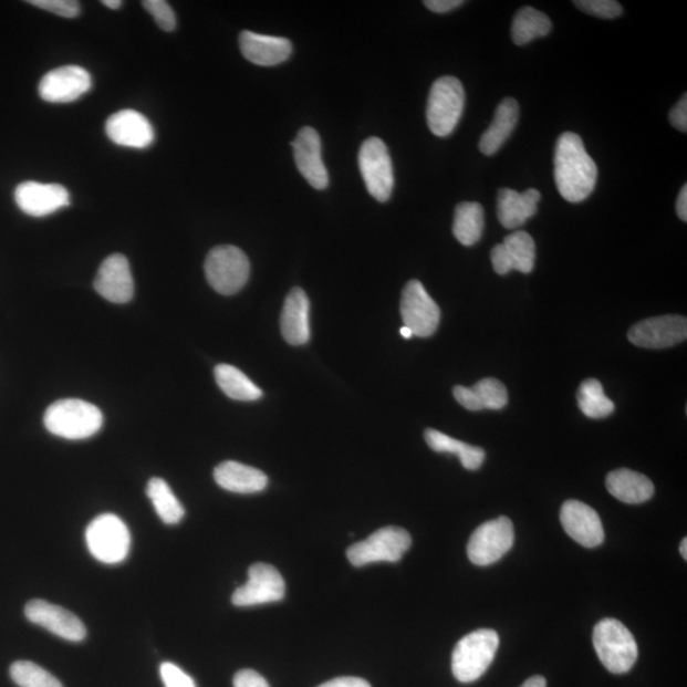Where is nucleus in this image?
I'll return each mask as SVG.
<instances>
[{"instance_id":"36","label":"nucleus","mask_w":687,"mask_h":687,"mask_svg":"<svg viewBox=\"0 0 687 687\" xmlns=\"http://www.w3.org/2000/svg\"><path fill=\"white\" fill-rule=\"evenodd\" d=\"M573 4L584 13L598 19L613 20L623 13V7L615 0H575Z\"/></svg>"},{"instance_id":"23","label":"nucleus","mask_w":687,"mask_h":687,"mask_svg":"<svg viewBox=\"0 0 687 687\" xmlns=\"http://www.w3.org/2000/svg\"><path fill=\"white\" fill-rule=\"evenodd\" d=\"M280 329L283 337L291 345H303L310 342V300L302 288H293L287 295Z\"/></svg>"},{"instance_id":"28","label":"nucleus","mask_w":687,"mask_h":687,"mask_svg":"<svg viewBox=\"0 0 687 687\" xmlns=\"http://www.w3.org/2000/svg\"><path fill=\"white\" fill-rule=\"evenodd\" d=\"M520 106L511 97L504 98L496 110L495 121L481 135L479 148L482 155L493 156L502 148L519 123Z\"/></svg>"},{"instance_id":"29","label":"nucleus","mask_w":687,"mask_h":687,"mask_svg":"<svg viewBox=\"0 0 687 687\" xmlns=\"http://www.w3.org/2000/svg\"><path fill=\"white\" fill-rule=\"evenodd\" d=\"M426 443L438 454H452L460 458L466 470H479L483 461H486V451L481 447L471 446L461 440L445 435V433L436 429H427L424 433Z\"/></svg>"},{"instance_id":"22","label":"nucleus","mask_w":687,"mask_h":687,"mask_svg":"<svg viewBox=\"0 0 687 687\" xmlns=\"http://www.w3.org/2000/svg\"><path fill=\"white\" fill-rule=\"evenodd\" d=\"M242 55L254 65L274 66L282 64L293 53L291 40L278 37L260 35V33L243 31L240 35Z\"/></svg>"},{"instance_id":"1","label":"nucleus","mask_w":687,"mask_h":687,"mask_svg":"<svg viewBox=\"0 0 687 687\" xmlns=\"http://www.w3.org/2000/svg\"><path fill=\"white\" fill-rule=\"evenodd\" d=\"M554 176L558 191L566 201H584L595 190L598 169L580 135H560L555 147Z\"/></svg>"},{"instance_id":"45","label":"nucleus","mask_w":687,"mask_h":687,"mask_svg":"<svg viewBox=\"0 0 687 687\" xmlns=\"http://www.w3.org/2000/svg\"><path fill=\"white\" fill-rule=\"evenodd\" d=\"M521 687H547V680L542 676H533L529 678Z\"/></svg>"},{"instance_id":"17","label":"nucleus","mask_w":687,"mask_h":687,"mask_svg":"<svg viewBox=\"0 0 687 687\" xmlns=\"http://www.w3.org/2000/svg\"><path fill=\"white\" fill-rule=\"evenodd\" d=\"M490 258L499 275H507L512 270L530 274L537 260V244L528 232L516 231L507 236L502 243L495 246Z\"/></svg>"},{"instance_id":"24","label":"nucleus","mask_w":687,"mask_h":687,"mask_svg":"<svg viewBox=\"0 0 687 687\" xmlns=\"http://www.w3.org/2000/svg\"><path fill=\"white\" fill-rule=\"evenodd\" d=\"M541 194L537 189L524 192L512 189L498 191V219L507 229H516L523 226L530 218L538 214Z\"/></svg>"},{"instance_id":"26","label":"nucleus","mask_w":687,"mask_h":687,"mask_svg":"<svg viewBox=\"0 0 687 687\" xmlns=\"http://www.w3.org/2000/svg\"><path fill=\"white\" fill-rule=\"evenodd\" d=\"M215 480L220 488L239 495L260 493L268 487V477L264 472L236 461L218 465Z\"/></svg>"},{"instance_id":"30","label":"nucleus","mask_w":687,"mask_h":687,"mask_svg":"<svg viewBox=\"0 0 687 687\" xmlns=\"http://www.w3.org/2000/svg\"><path fill=\"white\" fill-rule=\"evenodd\" d=\"M215 376L220 389L237 402H257L264 396L253 382L242 371L229 364H219Z\"/></svg>"},{"instance_id":"5","label":"nucleus","mask_w":687,"mask_h":687,"mask_svg":"<svg viewBox=\"0 0 687 687\" xmlns=\"http://www.w3.org/2000/svg\"><path fill=\"white\" fill-rule=\"evenodd\" d=\"M465 100L462 83L456 76H440L433 83L427 104L430 132L439 138L451 135L462 116Z\"/></svg>"},{"instance_id":"20","label":"nucleus","mask_w":687,"mask_h":687,"mask_svg":"<svg viewBox=\"0 0 687 687\" xmlns=\"http://www.w3.org/2000/svg\"><path fill=\"white\" fill-rule=\"evenodd\" d=\"M96 292L112 303L131 302L134 295V279L129 261L122 253H114L102 262L95 279Z\"/></svg>"},{"instance_id":"21","label":"nucleus","mask_w":687,"mask_h":687,"mask_svg":"<svg viewBox=\"0 0 687 687\" xmlns=\"http://www.w3.org/2000/svg\"><path fill=\"white\" fill-rule=\"evenodd\" d=\"M106 134L117 146L144 149L155 140V129L148 118L135 110H122L108 117Z\"/></svg>"},{"instance_id":"35","label":"nucleus","mask_w":687,"mask_h":687,"mask_svg":"<svg viewBox=\"0 0 687 687\" xmlns=\"http://www.w3.org/2000/svg\"><path fill=\"white\" fill-rule=\"evenodd\" d=\"M10 674L14 684L20 687H63L56 677L30 660L14 662Z\"/></svg>"},{"instance_id":"9","label":"nucleus","mask_w":687,"mask_h":687,"mask_svg":"<svg viewBox=\"0 0 687 687\" xmlns=\"http://www.w3.org/2000/svg\"><path fill=\"white\" fill-rule=\"evenodd\" d=\"M358 164L371 197L379 202L392 198L395 186L394 166L385 142L377 137L363 142Z\"/></svg>"},{"instance_id":"33","label":"nucleus","mask_w":687,"mask_h":687,"mask_svg":"<svg viewBox=\"0 0 687 687\" xmlns=\"http://www.w3.org/2000/svg\"><path fill=\"white\" fill-rule=\"evenodd\" d=\"M147 496L153 507H155L159 519L166 524H177L181 522L185 516V509L164 479L152 478L148 482Z\"/></svg>"},{"instance_id":"7","label":"nucleus","mask_w":687,"mask_h":687,"mask_svg":"<svg viewBox=\"0 0 687 687\" xmlns=\"http://www.w3.org/2000/svg\"><path fill=\"white\" fill-rule=\"evenodd\" d=\"M86 542L90 553L98 562L118 564L129 555L131 532L121 517L101 514L90 523Z\"/></svg>"},{"instance_id":"46","label":"nucleus","mask_w":687,"mask_h":687,"mask_svg":"<svg viewBox=\"0 0 687 687\" xmlns=\"http://www.w3.org/2000/svg\"><path fill=\"white\" fill-rule=\"evenodd\" d=\"M102 4H104L107 8H110V10H118V8H121L123 6V2H122V0H104V2H102Z\"/></svg>"},{"instance_id":"4","label":"nucleus","mask_w":687,"mask_h":687,"mask_svg":"<svg viewBox=\"0 0 687 687\" xmlns=\"http://www.w3.org/2000/svg\"><path fill=\"white\" fill-rule=\"evenodd\" d=\"M498 648L499 635L493 629H479L464 636L452 653L456 680L462 684L479 680L493 664Z\"/></svg>"},{"instance_id":"27","label":"nucleus","mask_w":687,"mask_h":687,"mask_svg":"<svg viewBox=\"0 0 687 687\" xmlns=\"http://www.w3.org/2000/svg\"><path fill=\"white\" fill-rule=\"evenodd\" d=\"M606 488L611 496L626 504H642L655 495V486L646 475L629 469L610 472Z\"/></svg>"},{"instance_id":"32","label":"nucleus","mask_w":687,"mask_h":687,"mask_svg":"<svg viewBox=\"0 0 687 687\" xmlns=\"http://www.w3.org/2000/svg\"><path fill=\"white\" fill-rule=\"evenodd\" d=\"M551 31V21L545 13L534 8L524 7L517 12L512 23V39L516 45H525L529 42L545 38Z\"/></svg>"},{"instance_id":"13","label":"nucleus","mask_w":687,"mask_h":687,"mask_svg":"<svg viewBox=\"0 0 687 687\" xmlns=\"http://www.w3.org/2000/svg\"><path fill=\"white\" fill-rule=\"evenodd\" d=\"M92 87V76L80 65H64L50 71L39 84V95L50 104H70Z\"/></svg>"},{"instance_id":"16","label":"nucleus","mask_w":687,"mask_h":687,"mask_svg":"<svg viewBox=\"0 0 687 687\" xmlns=\"http://www.w3.org/2000/svg\"><path fill=\"white\" fill-rule=\"evenodd\" d=\"M17 206L31 217H46L70 206V192L59 184L25 181L14 191Z\"/></svg>"},{"instance_id":"31","label":"nucleus","mask_w":687,"mask_h":687,"mask_svg":"<svg viewBox=\"0 0 687 687\" xmlns=\"http://www.w3.org/2000/svg\"><path fill=\"white\" fill-rule=\"evenodd\" d=\"M454 235L464 246H473L481 239L483 231V209L481 204L465 201L455 210Z\"/></svg>"},{"instance_id":"2","label":"nucleus","mask_w":687,"mask_h":687,"mask_svg":"<svg viewBox=\"0 0 687 687\" xmlns=\"http://www.w3.org/2000/svg\"><path fill=\"white\" fill-rule=\"evenodd\" d=\"M44 424L51 435L80 440L96 435L104 424V415L91 403L65 398L48 407Z\"/></svg>"},{"instance_id":"8","label":"nucleus","mask_w":687,"mask_h":687,"mask_svg":"<svg viewBox=\"0 0 687 687\" xmlns=\"http://www.w3.org/2000/svg\"><path fill=\"white\" fill-rule=\"evenodd\" d=\"M410 547L409 532L388 525L372 533L368 539L356 542L347 549L346 556L354 566L358 568L378 562L397 563Z\"/></svg>"},{"instance_id":"38","label":"nucleus","mask_w":687,"mask_h":687,"mask_svg":"<svg viewBox=\"0 0 687 687\" xmlns=\"http://www.w3.org/2000/svg\"><path fill=\"white\" fill-rule=\"evenodd\" d=\"M29 3L64 19H75L81 13V6L74 0H30Z\"/></svg>"},{"instance_id":"37","label":"nucleus","mask_w":687,"mask_h":687,"mask_svg":"<svg viewBox=\"0 0 687 687\" xmlns=\"http://www.w3.org/2000/svg\"><path fill=\"white\" fill-rule=\"evenodd\" d=\"M142 4L152 14L160 29L166 32H173L176 29V14L173 7L165 2V0H144Z\"/></svg>"},{"instance_id":"44","label":"nucleus","mask_w":687,"mask_h":687,"mask_svg":"<svg viewBox=\"0 0 687 687\" xmlns=\"http://www.w3.org/2000/svg\"><path fill=\"white\" fill-rule=\"evenodd\" d=\"M677 216L680 217L683 222H687V185L683 186L680 194H678L676 202Z\"/></svg>"},{"instance_id":"43","label":"nucleus","mask_w":687,"mask_h":687,"mask_svg":"<svg viewBox=\"0 0 687 687\" xmlns=\"http://www.w3.org/2000/svg\"><path fill=\"white\" fill-rule=\"evenodd\" d=\"M319 687H371V685L360 677H339Z\"/></svg>"},{"instance_id":"15","label":"nucleus","mask_w":687,"mask_h":687,"mask_svg":"<svg viewBox=\"0 0 687 687\" xmlns=\"http://www.w3.org/2000/svg\"><path fill=\"white\" fill-rule=\"evenodd\" d=\"M25 617L33 624L70 642L86 638V626L71 611L50 604L44 600H32L25 605Z\"/></svg>"},{"instance_id":"39","label":"nucleus","mask_w":687,"mask_h":687,"mask_svg":"<svg viewBox=\"0 0 687 687\" xmlns=\"http://www.w3.org/2000/svg\"><path fill=\"white\" fill-rule=\"evenodd\" d=\"M159 672L166 687H197L192 678L171 662L160 665Z\"/></svg>"},{"instance_id":"48","label":"nucleus","mask_w":687,"mask_h":687,"mask_svg":"<svg viewBox=\"0 0 687 687\" xmlns=\"http://www.w3.org/2000/svg\"><path fill=\"white\" fill-rule=\"evenodd\" d=\"M686 549H687V540L684 539L683 542H681V545H680V553H681V555H683V558L685 560L687 558V550Z\"/></svg>"},{"instance_id":"40","label":"nucleus","mask_w":687,"mask_h":687,"mask_svg":"<svg viewBox=\"0 0 687 687\" xmlns=\"http://www.w3.org/2000/svg\"><path fill=\"white\" fill-rule=\"evenodd\" d=\"M235 687H270L264 677L253 669H242L233 678Z\"/></svg>"},{"instance_id":"34","label":"nucleus","mask_w":687,"mask_h":687,"mask_svg":"<svg viewBox=\"0 0 687 687\" xmlns=\"http://www.w3.org/2000/svg\"><path fill=\"white\" fill-rule=\"evenodd\" d=\"M576 402L585 417L591 419H604L615 412V404L605 395L604 387L595 378L582 382Z\"/></svg>"},{"instance_id":"42","label":"nucleus","mask_w":687,"mask_h":687,"mask_svg":"<svg viewBox=\"0 0 687 687\" xmlns=\"http://www.w3.org/2000/svg\"><path fill=\"white\" fill-rule=\"evenodd\" d=\"M464 4L462 0H427V2H424V6L435 13L451 12Z\"/></svg>"},{"instance_id":"3","label":"nucleus","mask_w":687,"mask_h":687,"mask_svg":"<svg viewBox=\"0 0 687 687\" xmlns=\"http://www.w3.org/2000/svg\"><path fill=\"white\" fill-rule=\"evenodd\" d=\"M593 646L601 664L611 674L629 673L638 659V644L634 635L616 618H604L595 626Z\"/></svg>"},{"instance_id":"25","label":"nucleus","mask_w":687,"mask_h":687,"mask_svg":"<svg viewBox=\"0 0 687 687\" xmlns=\"http://www.w3.org/2000/svg\"><path fill=\"white\" fill-rule=\"evenodd\" d=\"M454 396L470 412L502 410L508 404L507 388L496 378H483L472 387L456 386Z\"/></svg>"},{"instance_id":"47","label":"nucleus","mask_w":687,"mask_h":687,"mask_svg":"<svg viewBox=\"0 0 687 687\" xmlns=\"http://www.w3.org/2000/svg\"><path fill=\"white\" fill-rule=\"evenodd\" d=\"M400 334L405 339H410L413 335V331L409 327L403 326L400 329Z\"/></svg>"},{"instance_id":"11","label":"nucleus","mask_w":687,"mask_h":687,"mask_svg":"<svg viewBox=\"0 0 687 687\" xmlns=\"http://www.w3.org/2000/svg\"><path fill=\"white\" fill-rule=\"evenodd\" d=\"M400 311L404 326L409 327L413 335L428 337L436 333L440 310L419 280H410L405 285Z\"/></svg>"},{"instance_id":"6","label":"nucleus","mask_w":687,"mask_h":687,"mask_svg":"<svg viewBox=\"0 0 687 687\" xmlns=\"http://www.w3.org/2000/svg\"><path fill=\"white\" fill-rule=\"evenodd\" d=\"M204 269L208 283L216 292L232 295L249 282L251 266L242 250L225 244L208 253Z\"/></svg>"},{"instance_id":"10","label":"nucleus","mask_w":687,"mask_h":687,"mask_svg":"<svg viewBox=\"0 0 687 687\" xmlns=\"http://www.w3.org/2000/svg\"><path fill=\"white\" fill-rule=\"evenodd\" d=\"M514 544V528L508 517H498L479 525L471 534L468 555L471 563L479 566L495 564Z\"/></svg>"},{"instance_id":"14","label":"nucleus","mask_w":687,"mask_h":687,"mask_svg":"<svg viewBox=\"0 0 687 687\" xmlns=\"http://www.w3.org/2000/svg\"><path fill=\"white\" fill-rule=\"evenodd\" d=\"M686 337L687 320L678 315L643 320L627 333L631 343L644 350H666L685 342Z\"/></svg>"},{"instance_id":"19","label":"nucleus","mask_w":687,"mask_h":687,"mask_svg":"<svg viewBox=\"0 0 687 687\" xmlns=\"http://www.w3.org/2000/svg\"><path fill=\"white\" fill-rule=\"evenodd\" d=\"M294 160L301 175L318 190H325L329 186V173L322 160V143L319 133L313 127L304 126L291 143Z\"/></svg>"},{"instance_id":"18","label":"nucleus","mask_w":687,"mask_h":687,"mask_svg":"<svg viewBox=\"0 0 687 687\" xmlns=\"http://www.w3.org/2000/svg\"><path fill=\"white\" fill-rule=\"evenodd\" d=\"M560 522L565 532L584 548H597L605 540L598 513L580 500H566L560 511Z\"/></svg>"},{"instance_id":"12","label":"nucleus","mask_w":687,"mask_h":687,"mask_svg":"<svg viewBox=\"0 0 687 687\" xmlns=\"http://www.w3.org/2000/svg\"><path fill=\"white\" fill-rule=\"evenodd\" d=\"M285 582L273 565L258 563L249 570V581L237 589L232 596L235 606L248 607L282 601Z\"/></svg>"},{"instance_id":"41","label":"nucleus","mask_w":687,"mask_h":687,"mask_svg":"<svg viewBox=\"0 0 687 687\" xmlns=\"http://www.w3.org/2000/svg\"><path fill=\"white\" fill-rule=\"evenodd\" d=\"M685 95L677 102L675 107L669 113V123H672L677 131L683 133L687 132V98Z\"/></svg>"}]
</instances>
